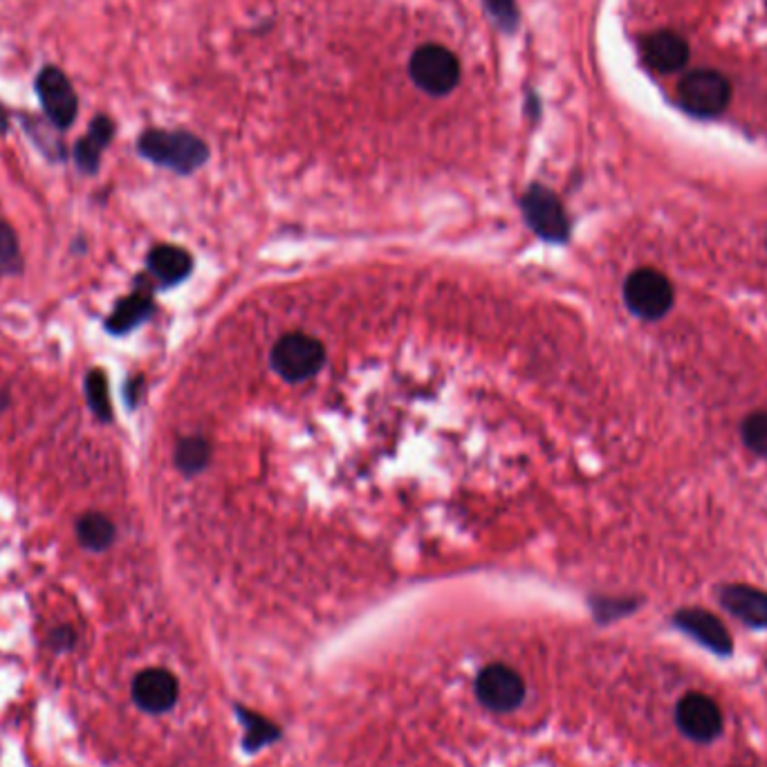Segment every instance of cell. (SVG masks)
<instances>
[{
    "instance_id": "cell-1",
    "label": "cell",
    "mask_w": 767,
    "mask_h": 767,
    "mask_svg": "<svg viewBox=\"0 0 767 767\" xmlns=\"http://www.w3.org/2000/svg\"><path fill=\"white\" fill-rule=\"evenodd\" d=\"M137 153L144 160L180 176L198 171L210 160V146L189 131L146 128L137 137Z\"/></svg>"
},
{
    "instance_id": "cell-2",
    "label": "cell",
    "mask_w": 767,
    "mask_h": 767,
    "mask_svg": "<svg viewBox=\"0 0 767 767\" xmlns=\"http://www.w3.org/2000/svg\"><path fill=\"white\" fill-rule=\"evenodd\" d=\"M34 94L43 117L57 131L66 133L79 117V94L72 79L57 64H45L34 77Z\"/></svg>"
},
{
    "instance_id": "cell-3",
    "label": "cell",
    "mask_w": 767,
    "mask_h": 767,
    "mask_svg": "<svg viewBox=\"0 0 767 767\" xmlns=\"http://www.w3.org/2000/svg\"><path fill=\"white\" fill-rule=\"evenodd\" d=\"M408 75L422 92L444 97L460 83V64L444 45L427 43L414 53L411 64H408Z\"/></svg>"
},
{
    "instance_id": "cell-4",
    "label": "cell",
    "mask_w": 767,
    "mask_h": 767,
    "mask_svg": "<svg viewBox=\"0 0 767 767\" xmlns=\"http://www.w3.org/2000/svg\"><path fill=\"white\" fill-rule=\"evenodd\" d=\"M324 362L326 350L322 341L303 332L281 337L272 350V366L287 382L311 380L322 371Z\"/></svg>"
},
{
    "instance_id": "cell-5",
    "label": "cell",
    "mask_w": 767,
    "mask_h": 767,
    "mask_svg": "<svg viewBox=\"0 0 767 767\" xmlns=\"http://www.w3.org/2000/svg\"><path fill=\"white\" fill-rule=\"evenodd\" d=\"M678 97L687 113L698 117H715L727 109L732 88L721 72L704 68V70L689 72L680 81Z\"/></svg>"
},
{
    "instance_id": "cell-6",
    "label": "cell",
    "mask_w": 767,
    "mask_h": 767,
    "mask_svg": "<svg viewBox=\"0 0 767 767\" xmlns=\"http://www.w3.org/2000/svg\"><path fill=\"white\" fill-rule=\"evenodd\" d=\"M624 298L633 315L653 322L672 311L674 285L657 270L642 268L629 277L624 285Z\"/></svg>"
},
{
    "instance_id": "cell-7",
    "label": "cell",
    "mask_w": 767,
    "mask_h": 767,
    "mask_svg": "<svg viewBox=\"0 0 767 767\" xmlns=\"http://www.w3.org/2000/svg\"><path fill=\"white\" fill-rule=\"evenodd\" d=\"M521 207L528 225L541 238L550 242H564L568 238L571 223H568L566 210L550 189L541 184H532L521 200Z\"/></svg>"
},
{
    "instance_id": "cell-8",
    "label": "cell",
    "mask_w": 767,
    "mask_h": 767,
    "mask_svg": "<svg viewBox=\"0 0 767 767\" xmlns=\"http://www.w3.org/2000/svg\"><path fill=\"white\" fill-rule=\"evenodd\" d=\"M476 696L487 709L496 713H507V711H515L523 702L526 685L515 669L507 667V664L496 662L478 674Z\"/></svg>"
},
{
    "instance_id": "cell-9",
    "label": "cell",
    "mask_w": 767,
    "mask_h": 767,
    "mask_svg": "<svg viewBox=\"0 0 767 767\" xmlns=\"http://www.w3.org/2000/svg\"><path fill=\"white\" fill-rule=\"evenodd\" d=\"M676 721L683 734L698 743H709L723 732L721 707L704 693H687L676 707Z\"/></svg>"
},
{
    "instance_id": "cell-10",
    "label": "cell",
    "mask_w": 767,
    "mask_h": 767,
    "mask_svg": "<svg viewBox=\"0 0 767 767\" xmlns=\"http://www.w3.org/2000/svg\"><path fill=\"white\" fill-rule=\"evenodd\" d=\"M178 680L167 669H144L133 680V700L146 713H165L178 702Z\"/></svg>"
},
{
    "instance_id": "cell-11",
    "label": "cell",
    "mask_w": 767,
    "mask_h": 767,
    "mask_svg": "<svg viewBox=\"0 0 767 767\" xmlns=\"http://www.w3.org/2000/svg\"><path fill=\"white\" fill-rule=\"evenodd\" d=\"M115 133H117V124L111 115L99 113L90 120L86 135H81L72 146L75 167L83 176H94L99 171L101 156H104V150L115 139Z\"/></svg>"
},
{
    "instance_id": "cell-12",
    "label": "cell",
    "mask_w": 767,
    "mask_h": 767,
    "mask_svg": "<svg viewBox=\"0 0 767 767\" xmlns=\"http://www.w3.org/2000/svg\"><path fill=\"white\" fill-rule=\"evenodd\" d=\"M676 627L683 629L687 635H691L698 644L707 646L709 651L719 653V655H730L734 644L730 638V631L725 629V624L711 616L709 610L702 608H685L680 612H676L674 618Z\"/></svg>"
},
{
    "instance_id": "cell-13",
    "label": "cell",
    "mask_w": 767,
    "mask_h": 767,
    "mask_svg": "<svg viewBox=\"0 0 767 767\" xmlns=\"http://www.w3.org/2000/svg\"><path fill=\"white\" fill-rule=\"evenodd\" d=\"M719 597L723 608L730 610L745 627L767 629V593L745 584H730L721 588Z\"/></svg>"
},
{
    "instance_id": "cell-14",
    "label": "cell",
    "mask_w": 767,
    "mask_h": 767,
    "mask_svg": "<svg viewBox=\"0 0 767 767\" xmlns=\"http://www.w3.org/2000/svg\"><path fill=\"white\" fill-rule=\"evenodd\" d=\"M644 61L664 75L683 70L689 61V45L676 32H655L644 41Z\"/></svg>"
},
{
    "instance_id": "cell-15",
    "label": "cell",
    "mask_w": 767,
    "mask_h": 767,
    "mask_svg": "<svg viewBox=\"0 0 767 767\" xmlns=\"http://www.w3.org/2000/svg\"><path fill=\"white\" fill-rule=\"evenodd\" d=\"M191 256L176 245H158L148 253V270L162 285H176L191 272Z\"/></svg>"
},
{
    "instance_id": "cell-16",
    "label": "cell",
    "mask_w": 767,
    "mask_h": 767,
    "mask_svg": "<svg viewBox=\"0 0 767 767\" xmlns=\"http://www.w3.org/2000/svg\"><path fill=\"white\" fill-rule=\"evenodd\" d=\"M153 313V298L146 292H135L117 303V308L106 322V328L115 335L131 332L135 326L146 322Z\"/></svg>"
},
{
    "instance_id": "cell-17",
    "label": "cell",
    "mask_w": 767,
    "mask_h": 767,
    "mask_svg": "<svg viewBox=\"0 0 767 767\" xmlns=\"http://www.w3.org/2000/svg\"><path fill=\"white\" fill-rule=\"evenodd\" d=\"M21 122H23V131L30 135V139L38 146V150L49 162H61L68 156V150L59 137L61 131H57L47 120L21 113Z\"/></svg>"
},
{
    "instance_id": "cell-18",
    "label": "cell",
    "mask_w": 767,
    "mask_h": 767,
    "mask_svg": "<svg viewBox=\"0 0 767 767\" xmlns=\"http://www.w3.org/2000/svg\"><path fill=\"white\" fill-rule=\"evenodd\" d=\"M77 532H79V541L94 552L106 550L115 539L113 523L104 515H97V511H90V515L81 517Z\"/></svg>"
},
{
    "instance_id": "cell-19",
    "label": "cell",
    "mask_w": 767,
    "mask_h": 767,
    "mask_svg": "<svg viewBox=\"0 0 767 767\" xmlns=\"http://www.w3.org/2000/svg\"><path fill=\"white\" fill-rule=\"evenodd\" d=\"M238 719L245 723V747L249 752L261 749L263 745L279 738V727L274 723H270L268 719H263V715H259V713H251V711L240 707Z\"/></svg>"
},
{
    "instance_id": "cell-20",
    "label": "cell",
    "mask_w": 767,
    "mask_h": 767,
    "mask_svg": "<svg viewBox=\"0 0 767 767\" xmlns=\"http://www.w3.org/2000/svg\"><path fill=\"white\" fill-rule=\"evenodd\" d=\"M210 460V442L204 438H184L176 449V465L187 474H198Z\"/></svg>"
},
{
    "instance_id": "cell-21",
    "label": "cell",
    "mask_w": 767,
    "mask_h": 767,
    "mask_svg": "<svg viewBox=\"0 0 767 767\" xmlns=\"http://www.w3.org/2000/svg\"><path fill=\"white\" fill-rule=\"evenodd\" d=\"M86 397L88 404L92 408V414L109 422L113 418V408H111V399H109V382L106 375L101 371H90L86 377Z\"/></svg>"
},
{
    "instance_id": "cell-22",
    "label": "cell",
    "mask_w": 767,
    "mask_h": 767,
    "mask_svg": "<svg viewBox=\"0 0 767 767\" xmlns=\"http://www.w3.org/2000/svg\"><path fill=\"white\" fill-rule=\"evenodd\" d=\"M483 5L503 34H515L521 25V10L517 0H483Z\"/></svg>"
},
{
    "instance_id": "cell-23",
    "label": "cell",
    "mask_w": 767,
    "mask_h": 767,
    "mask_svg": "<svg viewBox=\"0 0 767 767\" xmlns=\"http://www.w3.org/2000/svg\"><path fill=\"white\" fill-rule=\"evenodd\" d=\"M21 270V251L16 234L10 225L0 223V274H16Z\"/></svg>"
},
{
    "instance_id": "cell-24",
    "label": "cell",
    "mask_w": 767,
    "mask_h": 767,
    "mask_svg": "<svg viewBox=\"0 0 767 767\" xmlns=\"http://www.w3.org/2000/svg\"><path fill=\"white\" fill-rule=\"evenodd\" d=\"M743 440L745 444L758 453V455H767V414L758 411L752 414L745 425H743Z\"/></svg>"
},
{
    "instance_id": "cell-25",
    "label": "cell",
    "mask_w": 767,
    "mask_h": 767,
    "mask_svg": "<svg viewBox=\"0 0 767 767\" xmlns=\"http://www.w3.org/2000/svg\"><path fill=\"white\" fill-rule=\"evenodd\" d=\"M75 640H77L75 631L70 627H61L53 633V638H49V646H53L55 651H68L75 646Z\"/></svg>"
},
{
    "instance_id": "cell-26",
    "label": "cell",
    "mask_w": 767,
    "mask_h": 767,
    "mask_svg": "<svg viewBox=\"0 0 767 767\" xmlns=\"http://www.w3.org/2000/svg\"><path fill=\"white\" fill-rule=\"evenodd\" d=\"M10 131H12V115L3 104H0V135H8Z\"/></svg>"
}]
</instances>
